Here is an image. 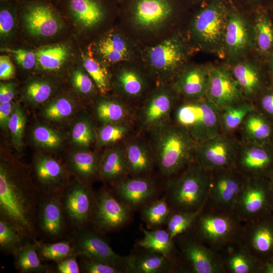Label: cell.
Listing matches in <instances>:
<instances>
[{
  "instance_id": "61",
  "label": "cell",
  "mask_w": 273,
  "mask_h": 273,
  "mask_svg": "<svg viewBox=\"0 0 273 273\" xmlns=\"http://www.w3.org/2000/svg\"><path fill=\"white\" fill-rule=\"evenodd\" d=\"M260 106L265 115L273 119V90L262 96L260 100Z\"/></svg>"
},
{
  "instance_id": "57",
  "label": "cell",
  "mask_w": 273,
  "mask_h": 273,
  "mask_svg": "<svg viewBox=\"0 0 273 273\" xmlns=\"http://www.w3.org/2000/svg\"><path fill=\"white\" fill-rule=\"evenodd\" d=\"M15 74V68L8 56L0 57V79L8 80L13 78Z\"/></svg>"
},
{
  "instance_id": "5",
  "label": "cell",
  "mask_w": 273,
  "mask_h": 273,
  "mask_svg": "<svg viewBox=\"0 0 273 273\" xmlns=\"http://www.w3.org/2000/svg\"><path fill=\"white\" fill-rule=\"evenodd\" d=\"M243 224L234 211L221 212L203 208L197 216L193 230L207 246L217 251L239 240Z\"/></svg>"
},
{
  "instance_id": "35",
  "label": "cell",
  "mask_w": 273,
  "mask_h": 273,
  "mask_svg": "<svg viewBox=\"0 0 273 273\" xmlns=\"http://www.w3.org/2000/svg\"><path fill=\"white\" fill-rule=\"evenodd\" d=\"M172 210L165 196L154 200L142 207L144 220L150 229L160 228L166 223Z\"/></svg>"
},
{
  "instance_id": "37",
  "label": "cell",
  "mask_w": 273,
  "mask_h": 273,
  "mask_svg": "<svg viewBox=\"0 0 273 273\" xmlns=\"http://www.w3.org/2000/svg\"><path fill=\"white\" fill-rule=\"evenodd\" d=\"M245 130L253 140L261 143L268 142L273 134L270 122L262 115L250 113L244 119Z\"/></svg>"
},
{
  "instance_id": "13",
  "label": "cell",
  "mask_w": 273,
  "mask_h": 273,
  "mask_svg": "<svg viewBox=\"0 0 273 273\" xmlns=\"http://www.w3.org/2000/svg\"><path fill=\"white\" fill-rule=\"evenodd\" d=\"M82 230L72 243L76 255L102 261L126 271L128 256L115 253L99 232Z\"/></svg>"
},
{
  "instance_id": "7",
  "label": "cell",
  "mask_w": 273,
  "mask_h": 273,
  "mask_svg": "<svg viewBox=\"0 0 273 273\" xmlns=\"http://www.w3.org/2000/svg\"><path fill=\"white\" fill-rule=\"evenodd\" d=\"M234 212L244 223L273 213V195L268 179L246 177Z\"/></svg>"
},
{
  "instance_id": "9",
  "label": "cell",
  "mask_w": 273,
  "mask_h": 273,
  "mask_svg": "<svg viewBox=\"0 0 273 273\" xmlns=\"http://www.w3.org/2000/svg\"><path fill=\"white\" fill-rule=\"evenodd\" d=\"M131 211L111 191L102 189L95 193L90 222L99 233L112 232L127 223Z\"/></svg>"
},
{
  "instance_id": "45",
  "label": "cell",
  "mask_w": 273,
  "mask_h": 273,
  "mask_svg": "<svg viewBox=\"0 0 273 273\" xmlns=\"http://www.w3.org/2000/svg\"><path fill=\"white\" fill-rule=\"evenodd\" d=\"M37 245L39 257L46 260L57 262L75 255L73 245L69 241H60L54 243H43L37 241Z\"/></svg>"
},
{
  "instance_id": "39",
  "label": "cell",
  "mask_w": 273,
  "mask_h": 273,
  "mask_svg": "<svg viewBox=\"0 0 273 273\" xmlns=\"http://www.w3.org/2000/svg\"><path fill=\"white\" fill-rule=\"evenodd\" d=\"M26 239L21 231L13 224L0 219V249L7 254L14 255ZM27 240V239H26Z\"/></svg>"
},
{
  "instance_id": "25",
  "label": "cell",
  "mask_w": 273,
  "mask_h": 273,
  "mask_svg": "<svg viewBox=\"0 0 273 273\" xmlns=\"http://www.w3.org/2000/svg\"><path fill=\"white\" fill-rule=\"evenodd\" d=\"M100 159L97 154L90 151L79 150L69 155L65 167L75 179L90 186L96 178H99Z\"/></svg>"
},
{
  "instance_id": "10",
  "label": "cell",
  "mask_w": 273,
  "mask_h": 273,
  "mask_svg": "<svg viewBox=\"0 0 273 273\" xmlns=\"http://www.w3.org/2000/svg\"><path fill=\"white\" fill-rule=\"evenodd\" d=\"M239 241L260 264L273 257V213L244 222Z\"/></svg>"
},
{
  "instance_id": "31",
  "label": "cell",
  "mask_w": 273,
  "mask_h": 273,
  "mask_svg": "<svg viewBox=\"0 0 273 273\" xmlns=\"http://www.w3.org/2000/svg\"><path fill=\"white\" fill-rule=\"evenodd\" d=\"M144 237L138 242V245L164 255L177 257L175 255V240H173L167 230L160 228L148 230L142 229Z\"/></svg>"
},
{
  "instance_id": "34",
  "label": "cell",
  "mask_w": 273,
  "mask_h": 273,
  "mask_svg": "<svg viewBox=\"0 0 273 273\" xmlns=\"http://www.w3.org/2000/svg\"><path fill=\"white\" fill-rule=\"evenodd\" d=\"M69 6L77 20L86 27L97 25L103 18V10L95 0H71Z\"/></svg>"
},
{
  "instance_id": "62",
  "label": "cell",
  "mask_w": 273,
  "mask_h": 273,
  "mask_svg": "<svg viewBox=\"0 0 273 273\" xmlns=\"http://www.w3.org/2000/svg\"><path fill=\"white\" fill-rule=\"evenodd\" d=\"M258 273H273V257L260 264Z\"/></svg>"
},
{
  "instance_id": "30",
  "label": "cell",
  "mask_w": 273,
  "mask_h": 273,
  "mask_svg": "<svg viewBox=\"0 0 273 273\" xmlns=\"http://www.w3.org/2000/svg\"><path fill=\"white\" fill-rule=\"evenodd\" d=\"M224 38L226 49L232 55L242 53L248 46L249 34L247 25L238 13L229 15Z\"/></svg>"
},
{
  "instance_id": "8",
  "label": "cell",
  "mask_w": 273,
  "mask_h": 273,
  "mask_svg": "<svg viewBox=\"0 0 273 273\" xmlns=\"http://www.w3.org/2000/svg\"><path fill=\"white\" fill-rule=\"evenodd\" d=\"M210 172V181L204 209L233 212L246 177L236 168Z\"/></svg>"
},
{
  "instance_id": "32",
  "label": "cell",
  "mask_w": 273,
  "mask_h": 273,
  "mask_svg": "<svg viewBox=\"0 0 273 273\" xmlns=\"http://www.w3.org/2000/svg\"><path fill=\"white\" fill-rule=\"evenodd\" d=\"M98 50L102 57L111 63L127 60L129 50L125 38L116 33H111L102 38L98 43Z\"/></svg>"
},
{
  "instance_id": "50",
  "label": "cell",
  "mask_w": 273,
  "mask_h": 273,
  "mask_svg": "<svg viewBox=\"0 0 273 273\" xmlns=\"http://www.w3.org/2000/svg\"><path fill=\"white\" fill-rule=\"evenodd\" d=\"M53 92V86L46 80H35L30 82L25 91L26 100L31 105H38L47 101Z\"/></svg>"
},
{
  "instance_id": "33",
  "label": "cell",
  "mask_w": 273,
  "mask_h": 273,
  "mask_svg": "<svg viewBox=\"0 0 273 273\" xmlns=\"http://www.w3.org/2000/svg\"><path fill=\"white\" fill-rule=\"evenodd\" d=\"M14 266L22 273H43L49 272L48 265L41 263L37 252V242H28L14 255Z\"/></svg>"
},
{
  "instance_id": "3",
  "label": "cell",
  "mask_w": 273,
  "mask_h": 273,
  "mask_svg": "<svg viewBox=\"0 0 273 273\" xmlns=\"http://www.w3.org/2000/svg\"><path fill=\"white\" fill-rule=\"evenodd\" d=\"M210 172L195 160L166 186L165 197L172 211L192 212L202 210L207 201Z\"/></svg>"
},
{
  "instance_id": "12",
  "label": "cell",
  "mask_w": 273,
  "mask_h": 273,
  "mask_svg": "<svg viewBox=\"0 0 273 273\" xmlns=\"http://www.w3.org/2000/svg\"><path fill=\"white\" fill-rule=\"evenodd\" d=\"M226 6L221 1L211 3L200 11L193 22L195 35L207 44H214L224 38L228 18Z\"/></svg>"
},
{
  "instance_id": "17",
  "label": "cell",
  "mask_w": 273,
  "mask_h": 273,
  "mask_svg": "<svg viewBox=\"0 0 273 273\" xmlns=\"http://www.w3.org/2000/svg\"><path fill=\"white\" fill-rule=\"evenodd\" d=\"M207 99L219 109L236 104L241 96V88L225 68L209 71Z\"/></svg>"
},
{
  "instance_id": "20",
  "label": "cell",
  "mask_w": 273,
  "mask_h": 273,
  "mask_svg": "<svg viewBox=\"0 0 273 273\" xmlns=\"http://www.w3.org/2000/svg\"><path fill=\"white\" fill-rule=\"evenodd\" d=\"M172 12L169 0H136L132 8V18L138 26L152 29L164 24Z\"/></svg>"
},
{
  "instance_id": "15",
  "label": "cell",
  "mask_w": 273,
  "mask_h": 273,
  "mask_svg": "<svg viewBox=\"0 0 273 273\" xmlns=\"http://www.w3.org/2000/svg\"><path fill=\"white\" fill-rule=\"evenodd\" d=\"M113 186V194L131 210L155 200L158 192L155 181L146 176L125 178Z\"/></svg>"
},
{
  "instance_id": "52",
  "label": "cell",
  "mask_w": 273,
  "mask_h": 273,
  "mask_svg": "<svg viewBox=\"0 0 273 273\" xmlns=\"http://www.w3.org/2000/svg\"><path fill=\"white\" fill-rule=\"evenodd\" d=\"M25 112L19 105L14 106L11 117L9 123L12 142L18 149L21 148L23 145V138L26 123Z\"/></svg>"
},
{
  "instance_id": "63",
  "label": "cell",
  "mask_w": 273,
  "mask_h": 273,
  "mask_svg": "<svg viewBox=\"0 0 273 273\" xmlns=\"http://www.w3.org/2000/svg\"><path fill=\"white\" fill-rule=\"evenodd\" d=\"M269 187L271 190V191L272 192V194L273 195V171L271 172L270 174L269 175V176L267 178Z\"/></svg>"
},
{
  "instance_id": "23",
  "label": "cell",
  "mask_w": 273,
  "mask_h": 273,
  "mask_svg": "<svg viewBox=\"0 0 273 273\" xmlns=\"http://www.w3.org/2000/svg\"><path fill=\"white\" fill-rule=\"evenodd\" d=\"M173 103V98L167 90L160 89L155 92L141 110L140 117L143 125L154 129L165 123Z\"/></svg>"
},
{
  "instance_id": "21",
  "label": "cell",
  "mask_w": 273,
  "mask_h": 273,
  "mask_svg": "<svg viewBox=\"0 0 273 273\" xmlns=\"http://www.w3.org/2000/svg\"><path fill=\"white\" fill-rule=\"evenodd\" d=\"M180 43L175 38L167 39L151 48L148 52L151 66L156 73L165 75L174 71L184 59Z\"/></svg>"
},
{
  "instance_id": "56",
  "label": "cell",
  "mask_w": 273,
  "mask_h": 273,
  "mask_svg": "<svg viewBox=\"0 0 273 273\" xmlns=\"http://www.w3.org/2000/svg\"><path fill=\"white\" fill-rule=\"evenodd\" d=\"M75 255L67 257L56 262V271L59 273H79L80 265L77 261Z\"/></svg>"
},
{
  "instance_id": "29",
  "label": "cell",
  "mask_w": 273,
  "mask_h": 273,
  "mask_svg": "<svg viewBox=\"0 0 273 273\" xmlns=\"http://www.w3.org/2000/svg\"><path fill=\"white\" fill-rule=\"evenodd\" d=\"M129 173L133 177L145 176L155 163L154 155L143 142L133 141L124 147Z\"/></svg>"
},
{
  "instance_id": "14",
  "label": "cell",
  "mask_w": 273,
  "mask_h": 273,
  "mask_svg": "<svg viewBox=\"0 0 273 273\" xmlns=\"http://www.w3.org/2000/svg\"><path fill=\"white\" fill-rule=\"evenodd\" d=\"M237 156L234 144L220 135L197 144L195 150V160L208 171L235 168Z\"/></svg>"
},
{
  "instance_id": "4",
  "label": "cell",
  "mask_w": 273,
  "mask_h": 273,
  "mask_svg": "<svg viewBox=\"0 0 273 273\" xmlns=\"http://www.w3.org/2000/svg\"><path fill=\"white\" fill-rule=\"evenodd\" d=\"M179 106L175 113L177 125L198 144L219 135L222 124L219 109L208 99H197Z\"/></svg>"
},
{
  "instance_id": "6",
  "label": "cell",
  "mask_w": 273,
  "mask_h": 273,
  "mask_svg": "<svg viewBox=\"0 0 273 273\" xmlns=\"http://www.w3.org/2000/svg\"><path fill=\"white\" fill-rule=\"evenodd\" d=\"M178 271L192 273H224L218 253L207 246L193 229L175 239Z\"/></svg>"
},
{
  "instance_id": "49",
  "label": "cell",
  "mask_w": 273,
  "mask_h": 273,
  "mask_svg": "<svg viewBox=\"0 0 273 273\" xmlns=\"http://www.w3.org/2000/svg\"><path fill=\"white\" fill-rule=\"evenodd\" d=\"M71 137L75 146L86 149L96 141V134L92 122L88 119L83 118L73 126Z\"/></svg>"
},
{
  "instance_id": "55",
  "label": "cell",
  "mask_w": 273,
  "mask_h": 273,
  "mask_svg": "<svg viewBox=\"0 0 273 273\" xmlns=\"http://www.w3.org/2000/svg\"><path fill=\"white\" fill-rule=\"evenodd\" d=\"M6 51L12 53L17 63L25 69H32L37 62L36 54L32 52L23 49H6Z\"/></svg>"
},
{
  "instance_id": "54",
  "label": "cell",
  "mask_w": 273,
  "mask_h": 273,
  "mask_svg": "<svg viewBox=\"0 0 273 273\" xmlns=\"http://www.w3.org/2000/svg\"><path fill=\"white\" fill-rule=\"evenodd\" d=\"M72 81L74 88L82 94H89L94 90V81L89 75L81 70H76L73 72Z\"/></svg>"
},
{
  "instance_id": "24",
  "label": "cell",
  "mask_w": 273,
  "mask_h": 273,
  "mask_svg": "<svg viewBox=\"0 0 273 273\" xmlns=\"http://www.w3.org/2000/svg\"><path fill=\"white\" fill-rule=\"evenodd\" d=\"M137 255L128 256L126 272L132 273H162L178 271L177 257L164 255L147 250Z\"/></svg>"
},
{
  "instance_id": "59",
  "label": "cell",
  "mask_w": 273,
  "mask_h": 273,
  "mask_svg": "<svg viewBox=\"0 0 273 273\" xmlns=\"http://www.w3.org/2000/svg\"><path fill=\"white\" fill-rule=\"evenodd\" d=\"M14 25V21L11 13L7 10L0 12V33L6 35L10 32Z\"/></svg>"
},
{
  "instance_id": "28",
  "label": "cell",
  "mask_w": 273,
  "mask_h": 273,
  "mask_svg": "<svg viewBox=\"0 0 273 273\" xmlns=\"http://www.w3.org/2000/svg\"><path fill=\"white\" fill-rule=\"evenodd\" d=\"M209 72L204 68L191 67L185 70L177 79L175 88L184 96L193 99L206 96Z\"/></svg>"
},
{
  "instance_id": "47",
  "label": "cell",
  "mask_w": 273,
  "mask_h": 273,
  "mask_svg": "<svg viewBox=\"0 0 273 273\" xmlns=\"http://www.w3.org/2000/svg\"><path fill=\"white\" fill-rule=\"evenodd\" d=\"M129 127L125 122L104 124L96 135V145L98 147L116 143L127 135Z\"/></svg>"
},
{
  "instance_id": "38",
  "label": "cell",
  "mask_w": 273,
  "mask_h": 273,
  "mask_svg": "<svg viewBox=\"0 0 273 273\" xmlns=\"http://www.w3.org/2000/svg\"><path fill=\"white\" fill-rule=\"evenodd\" d=\"M76 107L74 102L66 97L57 98L49 102L42 111V115L53 122H61L74 114Z\"/></svg>"
},
{
  "instance_id": "46",
  "label": "cell",
  "mask_w": 273,
  "mask_h": 273,
  "mask_svg": "<svg viewBox=\"0 0 273 273\" xmlns=\"http://www.w3.org/2000/svg\"><path fill=\"white\" fill-rule=\"evenodd\" d=\"M255 39L257 48L262 53L273 49V26L267 15L261 13L257 17L255 25Z\"/></svg>"
},
{
  "instance_id": "18",
  "label": "cell",
  "mask_w": 273,
  "mask_h": 273,
  "mask_svg": "<svg viewBox=\"0 0 273 273\" xmlns=\"http://www.w3.org/2000/svg\"><path fill=\"white\" fill-rule=\"evenodd\" d=\"M39 199L37 222L42 232L55 239L65 233L66 224L62 203V193H43Z\"/></svg>"
},
{
  "instance_id": "26",
  "label": "cell",
  "mask_w": 273,
  "mask_h": 273,
  "mask_svg": "<svg viewBox=\"0 0 273 273\" xmlns=\"http://www.w3.org/2000/svg\"><path fill=\"white\" fill-rule=\"evenodd\" d=\"M24 20L29 33L38 36H52L58 32L61 27L53 11L44 5L29 8L24 15Z\"/></svg>"
},
{
  "instance_id": "2",
  "label": "cell",
  "mask_w": 273,
  "mask_h": 273,
  "mask_svg": "<svg viewBox=\"0 0 273 273\" xmlns=\"http://www.w3.org/2000/svg\"><path fill=\"white\" fill-rule=\"evenodd\" d=\"M154 130V157L163 176L175 175L195 160L197 144L185 128L165 122Z\"/></svg>"
},
{
  "instance_id": "11",
  "label": "cell",
  "mask_w": 273,
  "mask_h": 273,
  "mask_svg": "<svg viewBox=\"0 0 273 273\" xmlns=\"http://www.w3.org/2000/svg\"><path fill=\"white\" fill-rule=\"evenodd\" d=\"M94 195L90 186L76 179L68 184L63 191L64 214L75 227L82 229L90 222Z\"/></svg>"
},
{
  "instance_id": "53",
  "label": "cell",
  "mask_w": 273,
  "mask_h": 273,
  "mask_svg": "<svg viewBox=\"0 0 273 273\" xmlns=\"http://www.w3.org/2000/svg\"><path fill=\"white\" fill-rule=\"evenodd\" d=\"M80 271L86 273H122L121 269L108 263L81 257Z\"/></svg>"
},
{
  "instance_id": "43",
  "label": "cell",
  "mask_w": 273,
  "mask_h": 273,
  "mask_svg": "<svg viewBox=\"0 0 273 273\" xmlns=\"http://www.w3.org/2000/svg\"><path fill=\"white\" fill-rule=\"evenodd\" d=\"M117 81L123 94L127 97L140 96L145 88V81L142 76L131 69H124L118 74Z\"/></svg>"
},
{
  "instance_id": "41",
  "label": "cell",
  "mask_w": 273,
  "mask_h": 273,
  "mask_svg": "<svg viewBox=\"0 0 273 273\" xmlns=\"http://www.w3.org/2000/svg\"><path fill=\"white\" fill-rule=\"evenodd\" d=\"M203 209L192 212L172 211L166 223L171 239L175 240L178 236L192 230Z\"/></svg>"
},
{
  "instance_id": "42",
  "label": "cell",
  "mask_w": 273,
  "mask_h": 273,
  "mask_svg": "<svg viewBox=\"0 0 273 273\" xmlns=\"http://www.w3.org/2000/svg\"><path fill=\"white\" fill-rule=\"evenodd\" d=\"M35 54L37 62L42 69L53 71L59 69L63 64L68 50L65 46L58 44L40 49Z\"/></svg>"
},
{
  "instance_id": "1",
  "label": "cell",
  "mask_w": 273,
  "mask_h": 273,
  "mask_svg": "<svg viewBox=\"0 0 273 273\" xmlns=\"http://www.w3.org/2000/svg\"><path fill=\"white\" fill-rule=\"evenodd\" d=\"M39 190L24 167L12 158L0 162V218L18 228L27 240L37 241Z\"/></svg>"
},
{
  "instance_id": "64",
  "label": "cell",
  "mask_w": 273,
  "mask_h": 273,
  "mask_svg": "<svg viewBox=\"0 0 273 273\" xmlns=\"http://www.w3.org/2000/svg\"><path fill=\"white\" fill-rule=\"evenodd\" d=\"M269 67L270 69V71L271 73V74L273 76V55L271 56L270 62H269Z\"/></svg>"
},
{
  "instance_id": "51",
  "label": "cell",
  "mask_w": 273,
  "mask_h": 273,
  "mask_svg": "<svg viewBox=\"0 0 273 273\" xmlns=\"http://www.w3.org/2000/svg\"><path fill=\"white\" fill-rule=\"evenodd\" d=\"M221 116L222 124L228 130H234L252 112V107L247 104L232 105L224 108Z\"/></svg>"
},
{
  "instance_id": "60",
  "label": "cell",
  "mask_w": 273,
  "mask_h": 273,
  "mask_svg": "<svg viewBox=\"0 0 273 273\" xmlns=\"http://www.w3.org/2000/svg\"><path fill=\"white\" fill-rule=\"evenodd\" d=\"M15 84L12 82H1L0 103L10 102L15 96Z\"/></svg>"
},
{
  "instance_id": "27",
  "label": "cell",
  "mask_w": 273,
  "mask_h": 273,
  "mask_svg": "<svg viewBox=\"0 0 273 273\" xmlns=\"http://www.w3.org/2000/svg\"><path fill=\"white\" fill-rule=\"evenodd\" d=\"M129 174L124 148L116 147L106 151L101 157L99 178L113 185Z\"/></svg>"
},
{
  "instance_id": "48",
  "label": "cell",
  "mask_w": 273,
  "mask_h": 273,
  "mask_svg": "<svg viewBox=\"0 0 273 273\" xmlns=\"http://www.w3.org/2000/svg\"><path fill=\"white\" fill-rule=\"evenodd\" d=\"M83 66L100 92L106 94L110 88L108 71L93 57L92 52L84 58Z\"/></svg>"
},
{
  "instance_id": "44",
  "label": "cell",
  "mask_w": 273,
  "mask_h": 273,
  "mask_svg": "<svg viewBox=\"0 0 273 273\" xmlns=\"http://www.w3.org/2000/svg\"><path fill=\"white\" fill-rule=\"evenodd\" d=\"M32 138L39 148L47 151L60 148L63 142L62 135L57 130L46 125H38L32 131Z\"/></svg>"
},
{
  "instance_id": "16",
  "label": "cell",
  "mask_w": 273,
  "mask_h": 273,
  "mask_svg": "<svg viewBox=\"0 0 273 273\" xmlns=\"http://www.w3.org/2000/svg\"><path fill=\"white\" fill-rule=\"evenodd\" d=\"M35 178L43 193L61 194L68 183V172L55 158L42 154L33 161Z\"/></svg>"
},
{
  "instance_id": "22",
  "label": "cell",
  "mask_w": 273,
  "mask_h": 273,
  "mask_svg": "<svg viewBox=\"0 0 273 273\" xmlns=\"http://www.w3.org/2000/svg\"><path fill=\"white\" fill-rule=\"evenodd\" d=\"M224 273H258L259 263L239 240L230 243L218 251Z\"/></svg>"
},
{
  "instance_id": "58",
  "label": "cell",
  "mask_w": 273,
  "mask_h": 273,
  "mask_svg": "<svg viewBox=\"0 0 273 273\" xmlns=\"http://www.w3.org/2000/svg\"><path fill=\"white\" fill-rule=\"evenodd\" d=\"M14 106L11 102L0 103V126L3 130L9 129V123Z\"/></svg>"
},
{
  "instance_id": "40",
  "label": "cell",
  "mask_w": 273,
  "mask_h": 273,
  "mask_svg": "<svg viewBox=\"0 0 273 273\" xmlns=\"http://www.w3.org/2000/svg\"><path fill=\"white\" fill-rule=\"evenodd\" d=\"M235 79L245 95L253 94L258 88L260 78L257 69L247 63L237 64L233 68Z\"/></svg>"
},
{
  "instance_id": "36",
  "label": "cell",
  "mask_w": 273,
  "mask_h": 273,
  "mask_svg": "<svg viewBox=\"0 0 273 273\" xmlns=\"http://www.w3.org/2000/svg\"><path fill=\"white\" fill-rule=\"evenodd\" d=\"M95 112L98 119L104 124L124 122L129 114L127 107L122 103L112 99L100 101Z\"/></svg>"
},
{
  "instance_id": "19",
  "label": "cell",
  "mask_w": 273,
  "mask_h": 273,
  "mask_svg": "<svg viewBox=\"0 0 273 273\" xmlns=\"http://www.w3.org/2000/svg\"><path fill=\"white\" fill-rule=\"evenodd\" d=\"M235 168L247 178H268L273 171V151L262 146L244 150L237 156Z\"/></svg>"
}]
</instances>
